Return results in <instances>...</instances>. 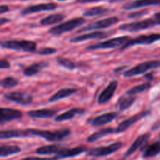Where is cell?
<instances>
[{"mask_svg":"<svg viewBox=\"0 0 160 160\" xmlns=\"http://www.w3.org/2000/svg\"><path fill=\"white\" fill-rule=\"evenodd\" d=\"M21 160H58V158L56 156L51 158H43V157H27Z\"/></svg>","mask_w":160,"mask_h":160,"instance_id":"37","label":"cell"},{"mask_svg":"<svg viewBox=\"0 0 160 160\" xmlns=\"http://www.w3.org/2000/svg\"><path fill=\"white\" fill-rule=\"evenodd\" d=\"M20 152L21 148L17 145H2L0 146V157H6L18 154Z\"/></svg>","mask_w":160,"mask_h":160,"instance_id":"30","label":"cell"},{"mask_svg":"<svg viewBox=\"0 0 160 160\" xmlns=\"http://www.w3.org/2000/svg\"><path fill=\"white\" fill-rule=\"evenodd\" d=\"M9 10V7L7 5H0V14L7 12Z\"/></svg>","mask_w":160,"mask_h":160,"instance_id":"39","label":"cell"},{"mask_svg":"<svg viewBox=\"0 0 160 160\" xmlns=\"http://www.w3.org/2000/svg\"><path fill=\"white\" fill-rule=\"evenodd\" d=\"M156 26L154 19H146V20H140V21L133 22L130 23H124L119 27V29L123 31H130V32H136V31H142V30L148 29L152 27Z\"/></svg>","mask_w":160,"mask_h":160,"instance_id":"6","label":"cell"},{"mask_svg":"<svg viewBox=\"0 0 160 160\" xmlns=\"http://www.w3.org/2000/svg\"><path fill=\"white\" fill-rule=\"evenodd\" d=\"M119 22V18L117 17H109V18L103 19V20H98L94 23H90V24L87 25V26L81 28L79 31L83 32V31H97V30H101L107 28L109 27L112 26V25L116 24L117 23Z\"/></svg>","mask_w":160,"mask_h":160,"instance_id":"10","label":"cell"},{"mask_svg":"<svg viewBox=\"0 0 160 160\" xmlns=\"http://www.w3.org/2000/svg\"><path fill=\"white\" fill-rule=\"evenodd\" d=\"M85 147L79 146L76 147V148H62L59 153L56 154V157L59 159H65V158H70L73 157V156H77L78 155L81 154V153L84 152L86 151Z\"/></svg>","mask_w":160,"mask_h":160,"instance_id":"20","label":"cell"},{"mask_svg":"<svg viewBox=\"0 0 160 160\" xmlns=\"http://www.w3.org/2000/svg\"><path fill=\"white\" fill-rule=\"evenodd\" d=\"M98 1H101V0H76V2L78 3H90Z\"/></svg>","mask_w":160,"mask_h":160,"instance_id":"41","label":"cell"},{"mask_svg":"<svg viewBox=\"0 0 160 160\" xmlns=\"http://www.w3.org/2000/svg\"><path fill=\"white\" fill-rule=\"evenodd\" d=\"M160 67V61L152 60V61H147L142 63L138 64L132 68L129 69L127 71L124 72L123 76L125 78H132V77L138 76V75L143 74L149 70L156 69Z\"/></svg>","mask_w":160,"mask_h":160,"instance_id":"5","label":"cell"},{"mask_svg":"<svg viewBox=\"0 0 160 160\" xmlns=\"http://www.w3.org/2000/svg\"><path fill=\"white\" fill-rule=\"evenodd\" d=\"M122 146H123L122 142H115V143L112 144V145H107V146L98 147V148H92L90 151H88V156H93V157L106 156L116 152L117 151H118L120 148H121Z\"/></svg>","mask_w":160,"mask_h":160,"instance_id":"8","label":"cell"},{"mask_svg":"<svg viewBox=\"0 0 160 160\" xmlns=\"http://www.w3.org/2000/svg\"><path fill=\"white\" fill-rule=\"evenodd\" d=\"M160 153V142H154L152 145H148L145 148L143 152V158L147 159V158L154 157Z\"/></svg>","mask_w":160,"mask_h":160,"instance_id":"29","label":"cell"},{"mask_svg":"<svg viewBox=\"0 0 160 160\" xmlns=\"http://www.w3.org/2000/svg\"><path fill=\"white\" fill-rule=\"evenodd\" d=\"M29 136H38L45 139L48 142H59L63 140L66 138L69 137L71 134L69 129L59 130V131H51L46 130L38 129H28Z\"/></svg>","mask_w":160,"mask_h":160,"instance_id":"1","label":"cell"},{"mask_svg":"<svg viewBox=\"0 0 160 160\" xmlns=\"http://www.w3.org/2000/svg\"><path fill=\"white\" fill-rule=\"evenodd\" d=\"M48 64L46 62H44V61L34 62V63H32L23 70V74L27 77L34 76V75L40 73L45 67H48Z\"/></svg>","mask_w":160,"mask_h":160,"instance_id":"22","label":"cell"},{"mask_svg":"<svg viewBox=\"0 0 160 160\" xmlns=\"http://www.w3.org/2000/svg\"><path fill=\"white\" fill-rule=\"evenodd\" d=\"M56 114V112L54 109H36V110H31L28 112V115L31 118L34 119H48L54 117Z\"/></svg>","mask_w":160,"mask_h":160,"instance_id":"21","label":"cell"},{"mask_svg":"<svg viewBox=\"0 0 160 160\" xmlns=\"http://www.w3.org/2000/svg\"><path fill=\"white\" fill-rule=\"evenodd\" d=\"M134 102H135V97L125 94L124 95H122L119 98L117 106L120 109V111H125L129 109L134 104Z\"/></svg>","mask_w":160,"mask_h":160,"instance_id":"24","label":"cell"},{"mask_svg":"<svg viewBox=\"0 0 160 160\" xmlns=\"http://www.w3.org/2000/svg\"><path fill=\"white\" fill-rule=\"evenodd\" d=\"M19 84L18 80L12 77H7L0 80V87L4 88H12Z\"/></svg>","mask_w":160,"mask_h":160,"instance_id":"33","label":"cell"},{"mask_svg":"<svg viewBox=\"0 0 160 160\" xmlns=\"http://www.w3.org/2000/svg\"><path fill=\"white\" fill-rule=\"evenodd\" d=\"M29 137L28 129L27 130H6L0 131V140H6L15 138Z\"/></svg>","mask_w":160,"mask_h":160,"instance_id":"19","label":"cell"},{"mask_svg":"<svg viewBox=\"0 0 160 160\" xmlns=\"http://www.w3.org/2000/svg\"><path fill=\"white\" fill-rule=\"evenodd\" d=\"M160 40V34H152L146 35H141L136 38L130 39L128 42L121 47V50L127 49L128 48L138 45H150Z\"/></svg>","mask_w":160,"mask_h":160,"instance_id":"7","label":"cell"},{"mask_svg":"<svg viewBox=\"0 0 160 160\" xmlns=\"http://www.w3.org/2000/svg\"><path fill=\"white\" fill-rule=\"evenodd\" d=\"M151 88V84L150 83H145V84H140V85H137L135 87L132 88L130 89L129 91L126 92V95H131V96H134L135 95L142 92H145V91L148 90Z\"/></svg>","mask_w":160,"mask_h":160,"instance_id":"32","label":"cell"},{"mask_svg":"<svg viewBox=\"0 0 160 160\" xmlns=\"http://www.w3.org/2000/svg\"><path fill=\"white\" fill-rule=\"evenodd\" d=\"M152 18L154 19L156 25H160V12L155 14V15L152 17Z\"/></svg>","mask_w":160,"mask_h":160,"instance_id":"40","label":"cell"},{"mask_svg":"<svg viewBox=\"0 0 160 160\" xmlns=\"http://www.w3.org/2000/svg\"><path fill=\"white\" fill-rule=\"evenodd\" d=\"M117 87H118V81H112L108 84L107 87L101 92L98 98V104L102 105L105 103L108 102L111 98L113 97L116 91H117Z\"/></svg>","mask_w":160,"mask_h":160,"instance_id":"13","label":"cell"},{"mask_svg":"<svg viewBox=\"0 0 160 160\" xmlns=\"http://www.w3.org/2000/svg\"><path fill=\"white\" fill-rule=\"evenodd\" d=\"M108 34H109V33L104 32V31H93V32L88 33V34H82V35H79L73 38L70 39V42H72V43H78V42L92 40V39H101L107 36Z\"/></svg>","mask_w":160,"mask_h":160,"instance_id":"17","label":"cell"},{"mask_svg":"<svg viewBox=\"0 0 160 160\" xmlns=\"http://www.w3.org/2000/svg\"><path fill=\"white\" fill-rule=\"evenodd\" d=\"M131 39L129 36H120L118 38H114L109 39L105 42H98V43L94 44L88 46L85 48L88 51H94V50H100V49H107V48H117L119 47H122L126 42Z\"/></svg>","mask_w":160,"mask_h":160,"instance_id":"4","label":"cell"},{"mask_svg":"<svg viewBox=\"0 0 160 160\" xmlns=\"http://www.w3.org/2000/svg\"><path fill=\"white\" fill-rule=\"evenodd\" d=\"M113 133H115V129L112 128H104V129H101L99 131L95 132L94 134H91L87 138V142H95L96 141H98V139H101L102 138L105 137L106 135H109V134H113Z\"/></svg>","mask_w":160,"mask_h":160,"instance_id":"27","label":"cell"},{"mask_svg":"<svg viewBox=\"0 0 160 160\" xmlns=\"http://www.w3.org/2000/svg\"><path fill=\"white\" fill-rule=\"evenodd\" d=\"M84 23H85V19L83 18V17H77V18L71 19V20H69L67 21L60 23V24L53 27L51 29H49L48 32H49V34L55 36L61 35L64 33L69 32V31L76 29L78 27L84 24Z\"/></svg>","mask_w":160,"mask_h":160,"instance_id":"2","label":"cell"},{"mask_svg":"<svg viewBox=\"0 0 160 160\" xmlns=\"http://www.w3.org/2000/svg\"><path fill=\"white\" fill-rule=\"evenodd\" d=\"M58 7V5L54 2L49 3H41V4L32 5L24 8L21 10V15H30V14L36 13V12H42V11H51L54 10Z\"/></svg>","mask_w":160,"mask_h":160,"instance_id":"11","label":"cell"},{"mask_svg":"<svg viewBox=\"0 0 160 160\" xmlns=\"http://www.w3.org/2000/svg\"><path fill=\"white\" fill-rule=\"evenodd\" d=\"M4 98L6 100L13 102L22 106H28L33 102L32 95L23 92H8L4 95Z\"/></svg>","mask_w":160,"mask_h":160,"instance_id":"9","label":"cell"},{"mask_svg":"<svg viewBox=\"0 0 160 160\" xmlns=\"http://www.w3.org/2000/svg\"><path fill=\"white\" fill-rule=\"evenodd\" d=\"M149 114V112L148 111H145V112H141L139 113L136 114V115L132 116V117H129L127 120H123V122L119 124V126L117 127L115 129V133H122L126 131L129 128H131L133 124H134L135 123H137L138 121H139L140 120H142V118H144L145 117H146L147 115Z\"/></svg>","mask_w":160,"mask_h":160,"instance_id":"12","label":"cell"},{"mask_svg":"<svg viewBox=\"0 0 160 160\" xmlns=\"http://www.w3.org/2000/svg\"></svg>","mask_w":160,"mask_h":160,"instance_id":"45","label":"cell"},{"mask_svg":"<svg viewBox=\"0 0 160 160\" xmlns=\"http://www.w3.org/2000/svg\"><path fill=\"white\" fill-rule=\"evenodd\" d=\"M117 116H118V113L117 112H106V113L102 114V115L98 116V117L92 119L90 120V124L95 127L103 126V125H106L107 123H109L112 121H113L117 118Z\"/></svg>","mask_w":160,"mask_h":160,"instance_id":"15","label":"cell"},{"mask_svg":"<svg viewBox=\"0 0 160 160\" xmlns=\"http://www.w3.org/2000/svg\"><path fill=\"white\" fill-rule=\"evenodd\" d=\"M65 18V15L62 13H55L48 15V17H45L40 21V23L43 26H47V25L56 24V23H59Z\"/></svg>","mask_w":160,"mask_h":160,"instance_id":"28","label":"cell"},{"mask_svg":"<svg viewBox=\"0 0 160 160\" xmlns=\"http://www.w3.org/2000/svg\"><path fill=\"white\" fill-rule=\"evenodd\" d=\"M109 12V9L107 8L102 7V6H97V7H92L87 9L84 12L83 16L86 17H96V16L102 15V14L107 13Z\"/></svg>","mask_w":160,"mask_h":160,"instance_id":"31","label":"cell"},{"mask_svg":"<svg viewBox=\"0 0 160 160\" xmlns=\"http://www.w3.org/2000/svg\"><path fill=\"white\" fill-rule=\"evenodd\" d=\"M148 12V10H141V11H138V12H134L132 13L129 14L128 15V17L129 18H138V17H141L142 16L145 15V14Z\"/></svg>","mask_w":160,"mask_h":160,"instance_id":"36","label":"cell"},{"mask_svg":"<svg viewBox=\"0 0 160 160\" xmlns=\"http://www.w3.org/2000/svg\"><path fill=\"white\" fill-rule=\"evenodd\" d=\"M62 147L59 145H48L42 146L36 150V153L38 155H52L57 154L62 149Z\"/></svg>","mask_w":160,"mask_h":160,"instance_id":"26","label":"cell"},{"mask_svg":"<svg viewBox=\"0 0 160 160\" xmlns=\"http://www.w3.org/2000/svg\"><path fill=\"white\" fill-rule=\"evenodd\" d=\"M84 112V109H80V108H73V109H70L67 112L61 113L60 115L57 116L55 118L56 122H63L67 120H70L73 119L75 116L79 115V114H83Z\"/></svg>","mask_w":160,"mask_h":160,"instance_id":"23","label":"cell"},{"mask_svg":"<svg viewBox=\"0 0 160 160\" xmlns=\"http://www.w3.org/2000/svg\"><path fill=\"white\" fill-rule=\"evenodd\" d=\"M23 116L20 110L9 108H0V125L6 122L19 120Z\"/></svg>","mask_w":160,"mask_h":160,"instance_id":"14","label":"cell"},{"mask_svg":"<svg viewBox=\"0 0 160 160\" xmlns=\"http://www.w3.org/2000/svg\"><path fill=\"white\" fill-rule=\"evenodd\" d=\"M149 6H160V0H135L125 4L123 8L126 10H130Z\"/></svg>","mask_w":160,"mask_h":160,"instance_id":"18","label":"cell"},{"mask_svg":"<svg viewBox=\"0 0 160 160\" xmlns=\"http://www.w3.org/2000/svg\"><path fill=\"white\" fill-rule=\"evenodd\" d=\"M57 52V50L56 48H41L38 51V53L39 55H42V56H48V55H52V54H55V53Z\"/></svg>","mask_w":160,"mask_h":160,"instance_id":"35","label":"cell"},{"mask_svg":"<svg viewBox=\"0 0 160 160\" xmlns=\"http://www.w3.org/2000/svg\"><path fill=\"white\" fill-rule=\"evenodd\" d=\"M4 48L17 51H23L27 52H34L37 49V44L29 40H9L1 44Z\"/></svg>","mask_w":160,"mask_h":160,"instance_id":"3","label":"cell"},{"mask_svg":"<svg viewBox=\"0 0 160 160\" xmlns=\"http://www.w3.org/2000/svg\"><path fill=\"white\" fill-rule=\"evenodd\" d=\"M58 1H61V2H64V1H67V0H58Z\"/></svg>","mask_w":160,"mask_h":160,"instance_id":"44","label":"cell"},{"mask_svg":"<svg viewBox=\"0 0 160 160\" xmlns=\"http://www.w3.org/2000/svg\"><path fill=\"white\" fill-rule=\"evenodd\" d=\"M78 92V89L76 88H62L59 91H58L56 93H55L51 98H49V102H55L59 100L65 98L67 97L70 96V95H73L74 93Z\"/></svg>","mask_w":160,"mask_h":160,"instance_id":"25","label":"cell"},{"mask_svg":"<svg viewBox=\"0 0 160 160\" xmlns=\"http://www.w3.org/2000/svg\"><path fill=\"white\" fill-rule=\"evenodd\" d=\"M10 67V63L6 59H0V70L1 69H9Z\"/></svg>","mask_w":160,"mask_h":160,"instance_id":"38","label":"cell"},{"mask_svg":"<svg viewBox=\"0 0 160 160\" xmlns=\"http://www.w3.org/2000/svg\"><path fill=\"white\" fill-rule=\"evenodd\" d=\"M124 0H109V2L111 3H116V2H123Z\"/></svg>","mask_w":160,"mask_h":160,"instance_id":"43","label":"cell"},{"mask_svg":"<svg viewBox=\"0 0 160 160\" xmlns=\"http://www.w3.org/2000/svg\"><path fill=\"white\" fill-rule=\"evenodd\" d=\"M9 21H10V20H9V19H7V18H0V26H2V25L6 24V23H9Z\"/></svg>","mask_w":160,"mask_h":160,"instance_id":"42","label":"cell"},{"mask_svg":"<svg viewBox=\"0 0 160 160\" xmlns=\"http://www.w3.org/2000/svg\"><path fill=\"white\" fill-rule=\"evenodd\" d=\"M149 138H150L149 133H146V134H142V135L139 136V137L134 141V143L131 145V146L128 148L127 152L125 153V158L131 156V155L134 154L137 150H138L139 148H141L142 146H144V145L148 142V141L149 140Z\"/></svg>","mask_w":160,"mask_h":160,"instance_id":"16","label":"cell"},{"mask_svg":"<svg viewBox=\"0 0 160 160\" xmlns=\"http://www.w3.org/2000/svg\"><path fill=\"white\" fill-rule=\"evenodd\" d=\"M56 61H57L59 65L65 67V68L69 69V70H74V69L77 68V64L73 61L70 60L69 59H67V58L59 56V57L56 58Z\"/></svg>","mask_w":160,"mask_h":160,"instance_id":"34","label":"cell"}]
</instances>
